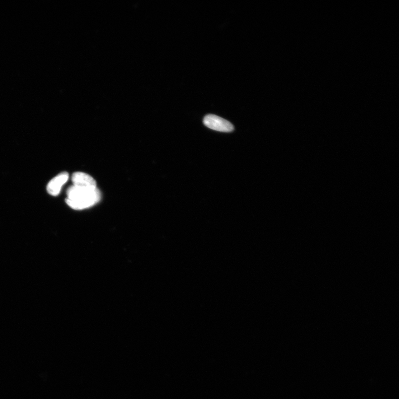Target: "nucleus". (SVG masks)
<instances>
[{
    "label": "nucleus",
    "mask_w": 399,
    "mask_h": 399,
    "mask_svg": "<svg viewBox=\"0 0 399 399\" xmlns=\"http://www.w3.org/2000/svg\"><path fill=\"white\" fill-rule=\"evenodd\" d=\"M204 124L208 128L221 132H231L234 129L233 125L230 122L213 114L205 116Z\"/></svg>",
    "instance_id": "nucleus-2"
},
{
    "label": "nucleus",
    "mask_w": 399,
    "mask_h": 399,
    "mask_svg": "<svg viewBox=\"0 0 399 399\" xmlns=\"http://www.w3.org/2000/svg\"><path fill=\"white\" fill-rule=\"evenodd\" d=\"M69 175L66 172H61L52 179L47 186V191L53 196H57L62 186L68 180Z\"/></svg>",
    "instance_id": "nucleus-3"
},
{
    "label": "nucleus",
    "mask_w": 399,
    "mask_h": 399,
    "mask_svg": "<svg viewBox=\"0 0 399 399\" xmlns=\"http://www.w3.org/2000/svg\"><path fill=\"white\" fill-rule=\"evenodd\" d=\"M67 204L73 209L81 210L95 205L101 199V194L96 188L71 186L67 191Z\"/></svg>",
    "instance_id": "nucleus-1"
},
{
    "label": "nucleus",
    "mask_w": 399,
    "mask_h": 399,
    "mask_svg": "<svg viewBox=\"0 0 399 399\" xmlns=\"http://www.w3.org/2000/svg\"><path fill=\"white\" fill-rule=\"evenodd\" d=\"M73 185L87 187V188H96L97 183L90 175L82 172H74L72 177Z\"/></svg>",
    "instance_id": "nucleus-4"
}]
</instances>
